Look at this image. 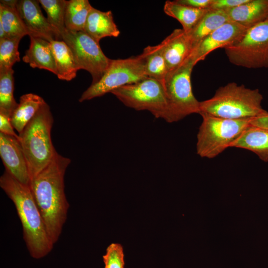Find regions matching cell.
Listing matches in <instances>:
<instances>
[{
  "label": "cell",
  "mask_w": 268,
  "mask_h": 268,
  "mask_svg": "<svg viewBox=\"0 0 268 268\" xmlns=\"http://www.w3.org/2000/svg\"><path fill=\"white\" fill-rule=\"evenodd\" d=\"M92 7L88 0H67L65 14L66 28L73 32L84 31Z\"/></svg>",
  "instance_id": "24"
},
{
  "label": "cell",
  "mask_w": 268,
  "mask_h": 268,
  "mask_svg": "<svg viewBox=\"0 0 268 268\" xmlns=\"http://www.w3.org/2000/svg\"><path fill=\"white\" fill-rule=\"evenodd\" d=\"M209 10L194 8L180 3L176 0H166L163 7L165 13L177 20L186 33L194 28Z\"/></svg>",
  "instance_id": "22"
},
{
  "label": "cell",
  "mask_w": 268,
  "mask_h": 268,
  "mask_svg": "<svg viewBox=\"0 0 268 268\" xmlns=\"http://www.w3.org/2000/svg\"><path fill=\"white\" fill-rule=\"evenodd\" d=\"M202 118L197 134V154L202 158H213L219 155L250 125L251 119H228L200 114Z\"/></svg>",
  "instance_id": "5"
},
{
  "label": "cell",
  "mask_w": 268,
  "mask_h": 268,
  "mask_svg": "<svg viewBox=\"0 0 268 268\" xmlns=\"http://www.w3.org/2000/svg\"><path fill=\"white\" fill-rule=\"evenodd\" d=\"M38 0H18L17 10L24 24L29 36L40 38L50 42L60 40L57 33L43 14Z\"/></svg>",
  "instance_id": "13"
},
{
  "label": "cell",
  "mask_w": 268,
  "mask_h": 268,
  "mask_svg": "<svg viewBox=\"0 0 268 268\" xmlns=\"http://www.w3.org/2000/svg\"><path fill=\"white\" fill-rule=\"evenodd\" d=\"M180 3L198 9H208L212 0H176Z\"/></svg>",
  "instance_id": "32"
},
{
  "label": "cell",
  "mask_w": 268,
  "mask_h": 268,
  "mask_svg": "<svg viewBox=\"0 0 268 268\" xmlns=\"http://www.w3.org/2000/svg\"><path fill=\"white\" fill-rule=\"evenodd\" d=\"M258 89L232 82L219 87L210 98L200 101V113L228 119H253L268 111Z\"/></svg>",
  "instance_id": "3"
},
{
  "label": "cell",
  "mask_w": 268,
  "mask_h": 268,
  "mask_svg": "<svg viewBox=\"0 0 268 268\" xmlns=\"http://www.w3.org/2000/svg\"><path fill=\"white\" fill-rule=\"evenodd\" d=\"M144 62L141 54L124 59L112 60L98 82L82 94L80 102L102 96L126 85L135 83L145 77Z\"/></svg>",
  "instance_id": "9"
},
{
  "label": "cell",
  "mask_w": 268,
  "mask_h": 268,
  "mask_svg": "<svg viewBox=\"0 0 268 268\" xmlns=\"http://www.w3.org/2000/svg\"><path fill=\"white\" fill-rule=\"evenodd\" d=\"M0 155L5 170L19 182L29 185L28 167L19 139L0 133Z\"/></svg>",
  "instance_id": "12"
},
{
  "label": "cell",
  "mask_w": 268,
  "mask_h": 268,
  "mask_svg": "<svg viewBox=\"0 0 268 268\" xmlns=\"http://www.w3.org/2000/svg\"><path fill=\"white\" fill-rule=\"evenodd\" d=\"M168 72L182 66L192 53L187 34L183 29H176L161 43Z\"/></svg>",
  "instance_id": "14"
},
{
  "label": "cell",
  "mask_w": 268,
  "mask_h": 268,
  "mask_svg": "<svg viewBox=\"0 0 268 268\" xmlns=\"http://www.w3.org/2000/svg\"><path fill=\"white\" fill-rule=\"evenodd\" d=\"M46 103L42 97L33 93L25 94L20 97L19 103L10 116L11 123L19 134Z\"/></svg>",
  "instance_id": "19"
},
{
  "label": "cell",
  "mask_w": 268,
  "mask_h": 268,
  "mask_svg": "<svg viewBox=\"0 0 268 268\" xmlns=\"http://www.w3.org/2000/svg\"><path fill=\"white\" fill-rule=\"evenodd\" d=\"M247 29L235 22L227 21L203 39L193 49L189 59L195 66L214 50L236 43Z\"/></svg>",
  "instance_id": "11"
},
{
  "label": "cell",
  "mask_w": 268,
  "mask_h": 268,
  "mask_svg": "<svg viewBox=\"0 0 268 268\" xmlns=\"http://www.w3.org/2000/svg\"><path fill=\"white\" fill-rule=\"evenodd\" d=\"M39 3L47 14V19L60 40L65 30V14L67 0H39Z\"/></svg>",
  "instance_id": "27"
},
{
  "label": "cell",
  "mask_w": 268,
  "mask_h": 268,
  "mask_svg": "<svg viewBox=\"0 0 268 268\" xmlns=\"http://www.w3.org/2000/svg\"><path fill=\"white\" fill-rule=\"evenodd\" d=\"M147 77L163 81L168 73L161 43L148 46L141 54Z\"/></svg>",
  "instance_id": "23"
},
{
  "label": "cell",
  "mask_w": 268,
  "mask_h": 268,
  "mask_svg": "<svg viewBox=\"0 0 268 268\" xmlns=\"http://www.w3.org/2000/svg\"><path fill=\"white\" fill-rule=\"evenodd\" d=\"M14 129L10 121V116L0 112V133L15 137L19 140V135L15 133Z\"/></svg>",
  "instance_id": "31"
},
{
  "label": "cell",
  "mask_w": 268,
  "mask_h": 268,
  "mask_svg": "<svg viewBox=\"0 0 268 268\" xmlns=\"http://www.w3.org/2000/svg\"><path fill=\"white\" fill-rule=\"evenodd\" d=\"M230 147L250 150L262 161L268 162V129L250 126Z\"/></svg>",
  "instance_id": "18"
},
{
  "label": "cell",
  "mask_w": 268,
  "mask_h": 268,
  "mask_svg": "<svg viewBox=\"0 0 268 268\" xmlns=\"http://www.w3.org/2000/svg\"><path fill=\"white\" fill-rule=\"evenodd\" d=\"M30 37V45L22 60L33 68L49 70L57 74L54 54L50 42L38 37Z\"/></svg>",
  "instance_id": "16"
},
{
  "label": "cell",
  "mask_w": 268,
  "mask_h": 268,
  "mask_svg": "<svg viewBox=\"0 0 268 268\" xmlns=\"http://www.w3.org/2000/svg\"><path fill=\"white\" fill-rule=\"evenodd\" d=\"M0 187L15 205L30 255L36 259L43 258L54 244L47 232L29 185L19 182L5 170L0 178Z\"/></svg>",
  "instance_id": "2"
},
{
  "label": "cell",
  "mask_w": 268,
  "mask_h": 268,
  "mask_svg": "<svg viewBox=\"0 0 268 268\" xmlns=\"http://www.w3.org/2000/svg\"><path fill=\"white\" fill-rule=\"evenodd\" d=\"M224 49L233 65L247 68H268V19L247 29L238 41Z\"/></svg>",
  "instance_id": "8"
},
{
  "label": "cell",
  "mask_w": 268,
  "mask_h": 268,
  "mask_svg": "<svg viewBox=\"0 0 268 268\" xmlns=\"http://www.w3.org/2000/svg\"><path fill=\"white\" fill-rule=\"evenodd\" d=\"M50 43L58 78L66 81L74 78L80 68L69 48L63 40H54Z\"/></svg>",
  "instance_id": "21"
},
{
  "label": "cell",
  "mask_w": 268,
  "mask_h": 268,
  "mask_svg": "<svg viewBox=\"0 0 268 268\" xmlns=\"http://www.w3.org/2000/svg\"><path fill=\"white\" fill-rule=\"evenodd\" d=\"M16 5L10 6L0 3V25L3 28L5 37L22 39L24 36L29 35V32Z\"/></svg>",
  "instance_id": "25"
},
{
  "label": "cell",
  "mask_w": 268,
  "mask_h": 268,
  "mask_svg": "<svg viewBox=\"0 0 268 268\" xmlns=\"http://www.w3.org/2000/svg\"><path fill=\"white\" fill-rule=\"evenodd\" d=\"M104 268H124V254L122 246L112 243L106 249L103 256Z\"/></svg>",
  "instance_id": "29"
},
{
  "label": "cell",
  "mask_w": 268,
  "mask_h": 268,
  "mask_svg": "<svg viewBox=\"0 0 268 268\" xmlns=\"http://www.w3.org/2000/svg\"><path fill=\"white\" fill-rule=\"evenodd\" d=\"M84 32L98 43L104 38L117 37L120 34L112 11H102L93 7L88 14Z\"/></svg>",
  "instance_id": "17"
},
{
  "label": "cell",
  "mask_w": 268,
  "mask_h": 268,
  "mask_svg": "<svg viewBox=\"0 0 268 268\" xmlns=\"http://www.w3.org/2000/svg\"><path fill=\"white\" fill-rule=\"evenodd\" d=\"M61 38L70 49L80 69L87 70L91 75V84L98 82L111 61L104 54L99 43L84 31L73 32L67 29L61 34Z\"/></svg>",
  "instance_id": "10"
},
{
  "label": "cell",
  "mask_w": 268,
  "mask_h": 268,
  "mask_svg": "<svg viewBox=\"0 0 268 268\" xmlns=\"http://www.w3.org/2000/svg\"><path fill=\"white\" fill-rule=\"evenodd\" d=\"M225 11L230 21L248 29L268 19V0H248Z\"/></svg>",
  "instance_id": "15"
},
{
  "label": "cell",
  "mask_w": 268,
  "mask_h": 268,
  "mask_svg": "<svg viewBox=\"0 0 268 268\" xmlns=\"http://www.w3.org/2000/svg\"><path fill=\"white\" fill-rule=\"evenodd\" d=\"M70 162L69 158L56 151L50 163L29 183L47 232L54 244L62 233L69 207L64 191V175Z\"/></svg>",
  "instance_id": "1"
},
{
  "label": "cell",
  "mask_w": 268,
  "mask_h": 268,
  "mask_svg": "<svg viewBox=\"0 0 268 268\" xmlns=\"http://www.w3.org/2000/svg\"><path fill=\"white\" fill-rule=\"evenodd\" d=\"M248 0H212L209 9L227 10L238 6Z\"/></svg>",
  "instance_id": "30"
},
{
  "label": "cell",
  "mask_w": 268,
  "mask_h": 268,
  "mask_svg": "<svg viewBox=\"0 0 268 268\" xmlns=\"http://www.w3.org/2000/svg\"><path fill=\"white\" fill-rule=\"evenodd\" d=\"M194 67L193 62L188 59L182 66L169 72L163 80L170 110V123L200 113V101L193 94L191 80Z\"/></svg>",
  "instance_id": "7"
},
{
  "label": "cell",
  "mask_w": 268,
  "mask_h": 268,
  "mask_svg": "<svg viewBox=\"0 0 268 268\" xmlns=\"http://www.w3.org/2000/svg\"><path fill=\"white\" fill-rule=\"evenodd\" d=\"M21 39L5 37L0 39V71L12 68L20 61L18 45Z\"/></svg>",
  "instance_id": "28"
},
{
  "label": "cell",
  "mask_w": 268,
  "mask_h": 268,
  "mask_svg": "<svg viewBox=\"0 0 268 268\" xmlns=\"http://www.w3.org/2000/svg\"><path fill=\"white\" fill-rule=\"evenodd\" d=\"M228 21L225 10L209 9L187 33L192 51L203 39Z\"/></svg>",
  "instance_id": "20"
},
{
  "label": "cell",
  "mask_w": 268,
  "mask_h": 268,
  "mask_svg": "<svg viewBox=\"0 0 268 268\" xmlns=\"http://www.w3.org/2000/svg\"><path fill=\"white\" fill-rule=\"evenodd\" d=\"M125 106L146 110L155 118L170 123V110L163 81L146 77L111 92Z\"/></svg>",
  "instance_id": "6"
},
{
  "label": "cell",
  "mask_w": 268,
  "mask_h": 268,
  "mask_svg": "<svg viewBox=\"0 0 268 268\" xmlns=\"http://www.w3.org/2000/svg\"><path fill=\"white\" fill-rule=\"evenodd\" d=\"M53 123L50 107L46 103L19 134L30 180L50 163L56 151L51 136Z\"/></svg>",
  "instance_id": "4"
},
{
  "label": "cell",
  "mask_w": 268,
  "mask_h": 268,
  "mask_svg": "<svg viewBox=\"0 0 268 268\" xmlns=\"http://www.w3.org/2000/svg\"><path fill=\"white\" fill-rule=\"evenodd\" d=\"M250 125L268 129V112L263 115L251 119Z\"/></svg>",
  "instance_id": "33"
},
{
  "label": "cell",
  "mask_w": 268,
  "mask_h": 268,
  "mask_svg": "<svg viewBox=\"0 0 268 268\" xmlns=\"http://www.w3.org/2000/svg\"><path fill=\"white\" fill-rule=\"evenodd\" d=\"M14 70L0 71V112L9 116L17 106L14 95Z\"/></svg>",
  "instance_id": "26"
}]
</instances>
